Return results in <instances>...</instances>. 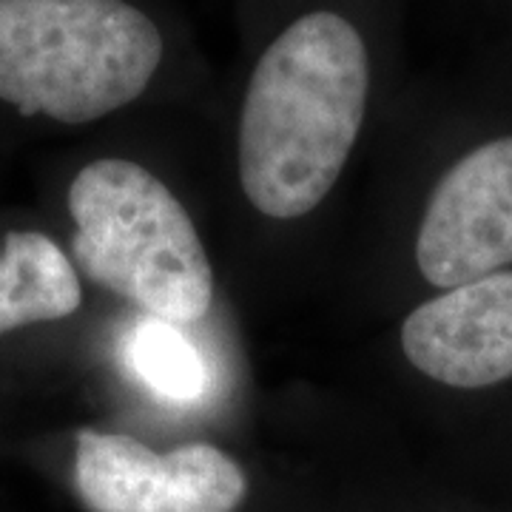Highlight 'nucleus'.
<instances>
[{"label":"nucleus","instance_id":"nucleus-3","mask_svg":"<svg viewBox=\"0 0 512 512\" xmlns=\"http://www.w3.org/2000/svg\"><path fill=\"white\" fill-rule=\"evenodd\" d=\"M72 254L83 276L143 308L188 325L211 311L214 271L194 222L146 165L103 157L69 185Z\"/></svg>","mask_w":512,"mask_h":512},{"label":"nucleus","instance_id":"nucleus-6","mask_svg":"<svg viewBox=\"0 0 512 512\" xmlns=\"http://www.w3.org/2000/svg\"><path fill=\"white\" fill-rule=\"evenodd\" d=\"M407 362L450 390L512 382V268L421 302L404 319Z\"/></svg>","mask_w":512,"mask_h":512},{"label":"nucleus","instance_id":"nucleus-2","mask_svg":"<svg viewBox=\"0 0 512 512\" xmlns=\"http://www.w3.org/2000/svg\"><path fill=\"white\" fill-rule=\"evenodd\" d=\"M171 32L143 0H0V103L89 126L168 74Z\"/></svg>","mask_w":512,"mask_h":512},{"label":"nucleus","instance_id":"nucleus-4","mask_svg":"<svg viewBox=\"0 0 512 512\" xmlns=\"http://www.w3.org/2000/svg\"><path fill=\"white\" fill-rule=\"evenodd\" d=\"M74 490L89 512H237L248 476L214 444L157 453L123 433L80 430Z\"/></svg>","mask_w":512,"mask_h":512},{"label":"nucleus","instance_id":"nucleus-7","mask_svg":"<svg viewBox=\"0 0 512 512\" xmlns=\"http://www.w3.org/2000/svg\"><path fill=\"white\" fill-rule=\"evenodd\" d=\"M83 302L80 276L55 239L9 231L0 251V336L72 316Z\"/></svg>","mask_w":512,"mask_h":512},{"label":"nucleus","instance_id":"nucleus-5","mask_svg":"<svg viewBox=\"0 0 512 512\" xmlns=\"http://www.w3.org/2000/svg\"><path fill=\"white\" fill-rule=\"evenodd\" d=\"M416 265L436 291L512 268V131H501L444 168L416 234Z\"/></svg>","mask_w":512,"mask_h":512},{"label":"nucleus","instance_id":"nucleus-1","mask_svg":"<svg viewBox=\"0 0 512 512\" xmlns=\"http://www.w3.org/2000/svg\"><path fill=\"white\" fill-rule=\"evenodd\" d=\"M245 74L237 165L259 214L296 220L330 194L362 137L376 94L373 0H276Z\"/></svg>","mask_w":512,"mask_h":512},{"label":"nucleus","instance_id":"nucleus-8","mask_svg":"<svg viewBox=\"0 0 512 512\" xmlns=\"http://www.w3.org/2000/svg\"><path fill=\"white\" fill-rule=\"evenodd\" d=\"M128 359L154 393L174 402L197 399L208 382L202 356L171 322L143 319L131 333Z\"/></svg>","mask_w":512,"mask_h":512}]
</instances>
